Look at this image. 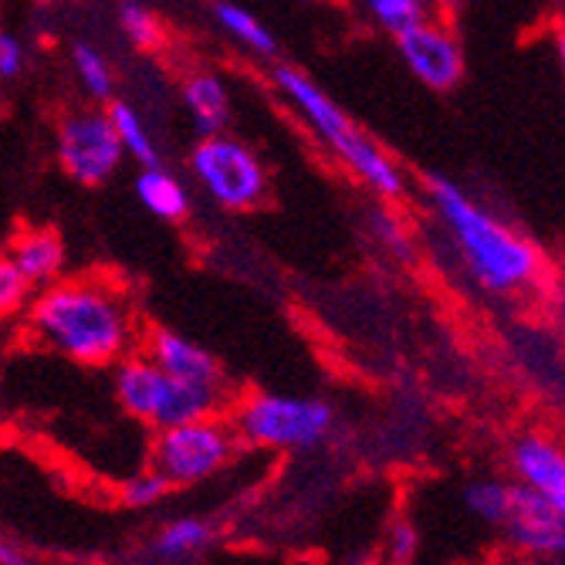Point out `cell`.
Listing matches in <instances>:
<instances>
[{
	"label": "cell",
	"mask_w": 565,
	"mask_h": 565,
	"mask_svg": "<svg viewBox=\"0 0 565 565\" xmlns=\"http://www.w3.org/2000/svg\"><path fill=\"white\" fill-rule=\"evenodd\" d=\"M396 55L403 58L406 72L430 92H454L468 75L465 44L457 31L440 18L430 14L417 24H409L396 38Z\"/></svg>",
	"instance_id": "cell-9"
},
{
	"label": "cell",
	"mask_w": 565,
	"mask_h": 565,
	"mask_svg": "<svg viewBox=\"0 0 565 565\" xmlns=\"http://www.w3.org/2000/svg\"><path fill=\"white\" fill-rule=\"evenodd\" d=\"M427 211L454 265L488 298H529L545 285L539 244L450 177L424 180Z\"/></svg>",
	"instance_id": "cell-1"
},
{
	"label": "cell",
	"mask_w": 565,
	"mask_h": 565,
	"mask_svg": "<svg viewBox=\"0 0 565 565\" xmlns=\"http://www.w3.org/2000/svg\"><path fill=\"white\" fill-rule=\"evenodd\" d=\"M214 539H217V529L207 519L183 515V519L160 525V532L146 545V555L157 558L160 565H186L207 552Z\"/></svg>",
	"instance_id": "cell-16"
},
{
	"label": "cell",
	"mask_w": 565,
	"mask_h": 565,
	"mask_svg": "<svg viewBox=\"0 0 565 565\" xmlns=\"http://www.w3.org/2000/svg\"><path fill=\"white\" fill-rule=\"evenodd\" d=\"M231 424L244 447L308 454L332 440L339 409L326 396L247 393L231 403Z\"/></svg>",
	"instance_id": "cell-5"
},
{
	"label": "cell",
	"mask_w": 565,
	"mask_h": 565,
	"mask_svg": "<svg viewBox=\"0 0 565 565\" xmlns=\"http://www.w3.org/2000/svg\"><path fill=\"white\" fill-rule=\"evenodd\" d=\"M465 4H468V0H434V8H437V11H444V14H450V11H460Z\"/></svg>",
	"instance_id": "cell-30"
},
{
	"label": "cell",
	"mask_w": 565,
	"mask_h": 565,
	"mask_svg": "<svg viewBox=\"0 0 565 565\" xmlns=\"http://www.w3.org/2000/svg\"><path fill=\"white\" fill-rule=\"evenodd\" d=\"M116 21H119L122 38H126L132 47H139V51L160 47V41H163V24H160V18L152 14L146 4H139V0H122L119 11H116Z\"/></svg>",
	"instance_id": "cell-22"
},
{
	"label": "cell",
	"mask_w": 565,
	"mask_h": 565,
	"mask_svg": "<svg viewBox=\"0 0 565 565\" xmlns=\"http://www.w3.org/2000/svg\"><path fill=\"white\" fill-rule=\"evenodd\" d=\"M373 231H376L380 244H383L386 250H393L396 258H414V250H409L406 227H403L390 211H373Z\"/></svg>",
	"instance_id": "cell-26"
},
{
	"label": "cell",
	"mask_w": 565,
	"mask_h": 565,
	"mask_svg": "<svg viewBox=\"0 0 565 565\" xmlns=\"http://www.w3.org/2000/svg\"><path fill=\"white\" fill-rule=\"evenodd\" d=\"M0 565H44L41 555L0 525Z\"/></svg>",
	"instance_id": "cell-28"
},
{
	"label": "cell",
	"mask_w": 565,
	"mask_h": 565,
	"mask_svg": "<svg viewBox=\"0 0 565 565\" xmlns=\"http://www.w3.org/2000/svg\"><path fill=\"white\" fill-rule=\"evenodd\" d=\"M109 116H113V126H116V136L122 142L126 160H136L139 167L163 163L160 160V142H157L146 116L136 106H129V102H113Z\"/></svg>",
	"instance_id": "cell-19"
},
{
	"label": "cell",
	"mask_w": 565,
	"mask_h": 565,
	"mask_svg": "<svg viewBox=\"0 0 565 565\" xmlns=\"http://www.w3.org/2000/svg\"><path fill=\"white\" fill-rule=\"evenodd\" d=\"M152 363H157L163 373H170L173 380L183 383H196V386H217V390H231L227 386V373L221 366V359L203 349L200 342L173 332V329H152L146 335V349H142Z\"/></svg>",
	"instance_id": "cell-12"
},
{
	"label": "cell",
	"mask_w": 565,
	"mask_h": 565,
	"mask_svg": "<svg viewBox=\"0 0 565 565\" xmlns=\"http://www.w3.org/2000/svg\"><path fill=\"white\" fill-rule=\"evenodd\" d=\"M72 72L82 85V92L92 102H113L116 95V68L109 55L92 41H75L72 44Z\"/></svg>",
	"instance_id": "cell-20"
},
{
	"label": "cell",
	"mask_w": 565,
	"mask_h": 565,
	"mask_svg": "<svg viewBox=\"0 0 565 565\" xmlns=\"http://www.w3.org/2000/svg\"><path fill=\"white\" fill-rule=\"evenodd\" d=\"M190 173L203 196L234 214L262 207L271 190L265 160L254 152V146L231 132L200 136L190 149Z\"/></svg>",
	"instance_id": "cell-7"
},
{
	"label": "cell",
	"mask_w": 565,
	"mask_h": 565,
	"mask_svg": "<svg viewBox=\"0 0 565 565\" xmlns=\"http://www.w3.org/2000/svg\"><path fill=\"white\" fill-rule=\"evenodd\" d=\"M555 62H558V72H562V82H565V21L555 24Z\"/></svg>",
	"instance_id": "cell-29"
},
{
	"label": "cell",
	"mask_w": 565,
	"mask_h": 565,
	"mask_svg": "<svg viewBox=\"0 0 565 565\" xmlns=\"http://www.w3.org/2000/svg\"><path fill=\"white\" fill-rule=\"evenodd\" d=\"M214 21H217L224 38H231L237 47H244L247 55H254L258 62H275L278 58L275 31L254 11L234 4V0H221V4H214Z\"/></svg>",
	"instance_id": "cell-17"
},
{
	"label": "cell",
	"mask_w": 565,
	"mask_h": 565,
	"mask_svg": "<svg viewBox=\"0 0 565 565\" xmlns=\"http://www.w3.org/2000/svg\"><path fill=\"white\" fill-rule=\"evenodd\" d=\"M511 488L515 481H501V478H475L460 488V501H465L468 515L478 519L481 525L501 529L508 504H511Z\"/></svg>",
	"instance_id": "cell-21"
},
{
	"label": "cell",
	"mask_w": 565,
	"mask_h": 565,
	"mask_svg": "<svg viewBox=\"0 0 565 565\" xmlns=\"http://www.w3.org/2000/svg\"><path fill=\"white\" fill-rule=\"evenodd\" d=\"M420 548L417 525L409 519H393L383 532V562L386 565H414Z\"/></svg>",
	"instance_id": "cell-25"
},
{
	"label": "cell",
	"mask_w": 565,
	"mask_h": 565,
	"mask_svg": "<svg viewBox=\"0 0 565 565\" xmlns=\"http://www.w3.org/2000/svg\"><path fill=\"white\" fill-rule=\"evenodd\" d=\"M349 4L366 24H373L376 31H383L390 38H396L409 24L437 14L434 0H349Z\"/></svg>",
	"instance_id": "cell-18"
},
{
	"label": "cell",
	"mask_w": 565,
	"mask_h": 565,
	"mask_svg": "<svg viewBox=\"0 0 565 565\" xmlns=\"http://www.w3.org/2000/svg\"><path fill=\"white\" fill-rule=\"evenodd\" d=\"M511 481L532 488L565 519V444L542 430H525L508 447Z\"/></svg>",
	"instance_id": "cell-10"
},
{
	"label": "cell",
	"mask_w": 565,
	"mask_h": 565,
	"mask_svg": "<svg viewBox=\"0 0 565 565\" xmlns=\"http://www.w3.org/2000/svg\"><path fill=\"white\" fill-rule=\"evenodd\" d=\"M308 4H326V0H308Z\"/></svg>",
	"instance_id": "cell-31"
},
{
	"label": "cell",
	"mask_w": 565,
	"mask_h": 565,
	"mask_svg": "<svg viewBox=\"0 0 565 565\" xmlns=\"http://www.w3.org/2000/svg\"><path fill=\"white\" fill-rule=\"evenodd\" d=\"M55 152H58V167L65 170V177L82 186L109 183L126 163L113 116L102 106H85V109L68 113L58 122Z\"/></svg>",
	"instance_id": "cell-8"
},
{
	"label": "cell",
	"mask_w": 565,
	"mask_h": 565,
	"mask_svg": "<svg viewBox=\"0 0 565 565\" xmlns=\"http://www.w3.org/2000/svg\"><path fill=\"white\" fill-rule=\"evenodd\" d=\"M180 102L196 129V136H214V132H227L231 119H234V102H231V88L217 72H190L180 82Z\"/></svg>",
	"instance_id": "cell-13"
},
{
	"label": "cell",
	"mask_w": 565,
	"mask_h": 565,
	"mask_svg": "<svg viewBox=\"0 0 565 565\" xmlns=\"http://www.w3.org/2000/svg\"><path fill=\"white\" fill-rule=\"evenodd\" d=\"M501 532L511 545L532 555H565V519L558 511L539 498L532 488L519 484L511 488V504L501 522Z\"/></svg>",
	"instance_id": "cell-11"
},
{
	"label": "cell",
	"mask_w": 565,
	"mask_h": 565,
	"mask_svg": "<svg viewBox=\"0 0 565 565\" xmlns=\"http://www.w3.org/2000/svg\"><path fill=\"white\" fill-rule=\"evenodd\" d=\"M173 488L167 484V478L160 471H152V468H142L136 475H129L122 484H119V501L129 508V511H149V508H157Z\"/></svg>",
	"instance_id": "cell-23"
},
{
	"label": "cell",
	"mask_w": 565,
	"mask_h": 565,
	"mask_svg": "<svg viewBox=\"0 0 565 565\" xmlns=\"http://www.w3.org/2000/svg\"><path fill=\"white\" fill-rule=\"evenodd\" d=\"M11 262L18 265V271L28 278V285L38 291L51 281L65 278V265H68V247L62 241L58 231L51 227H28L14 237L11 244Z\"/></svg>",
	"instance_id": "cell-14"
},
{
	"label": "cell",
	"mask_w": 565,
	"mask_h": 565,
	"mask_svg": "<svg viewBox=\"0 0 565 565\" xmlns=\"http://www.w3.org/2000/svg\"><path fill=\"white\" fill-rule=\"evenodd\" d=\"M113 370H116L113 390H116L119 406L152 430H167L186 420L227 414L234 403L231 390L173 380L170 373H163L152 363L146 352H129Z\"/></svg>",
	"instance_id": "cell-4"
},
{
	"label": "cell",
	"mask_w": 565,
	"mask_h": 565,
	"mask_svg": "<svg viewBox=\"0 0 565 565\" xmlns=\"http://www.w3.org/2000/svg\"><path fill=\"white\" fill-rule=\"evenodd\" d=\"M24 312L28 332L75 366H116L139 342L132 301L113 278H58L38 288Z\"/></svg>",
	"instance_id": "cell-2"
},
{
	"label": "cell",
	"mask_w": 565,
	"mask_h": 565,
	"mask_svg": "<svg viewBox=\"0 0 565 565\" xmlns=\"http://www.w3.org/2000/svg\"><path fill=\"white\" fill-rule=\"evenodd\" d=\"M132 190H136V200L142 203V211H149L157 221L180 224L190 217V207H193L190 190H186L183 177L163 163L142 167L132 180Z\"/></svg>",
	"instance_id": "cell-15"
},
{
	"label": "cell",
	"mask_w": 565,
	"mask_h": 565,
	"mask_svg": "<svg viewBox=\"0 0 565 565\" xmlns=\"http://www.w3.org/2000/svg\"><path fill=\"white\" fill-rule=\"evenodd\" d=\"M28 68V47L18 34L0 28V82H14Z\"/></svg>",
	"instance_id": "cell-27"
},
{
	"label": "cell",
	"mask_w": 565,
	"mask_h": 565,
	"mask_svg": "<svg viewBox=\"0 0 565 565\" xmlns=\"http://www.w3.org/2000/svg\"><path fill=\"white\" fill-rule=\"evenodd\" d=\"M241 447L244 444L231 417L214 414L157 430L149 447V468L160 471L170 488H196L227 471Z\"/></svg>",
	"instance_id": "cell-6"
},
{
	"label": "cell",
	"mask_w": 565,
	"mask_h": 565,
	"mask_svg": "<svg viewBox=\"0 0 565 565\" xmlns=\"http://www.w3.org/2000/svg\"><path fill=\"white\" fill-rule=\"evenodd\" d=\"M31 285L11 262V254H0V322L21 316L31 301Z\"/></svg>",
	"instance_id": "cell-24"
},
{
	"label": "cell",
	"mask_w": 565,
	"mask_h": 565,
	"mask_svg": "<svg viewBox=\"0 0 565 565\" xmlns=\"http://www.w3.org/2000/svg\"><path fill=\"white\" fill-rule=\"evenodd\" d=\"M271 82H275L278 95L291 106V113L308 126V132H312L370 193H376L380 200L406 196L409 180H406L403 167L363 126L352 122V116L312 75L295 65H275Z\"/></svg>",
	"instance_id": "cell-3"
}]
</instances>
